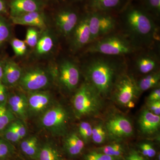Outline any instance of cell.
Wrapping results in <instances>:
<instances>
[{
  "mask_svg": "<svg viewBox=\"0 0 160 160\" xmlns=\"http://www.w3.org/2000/svg\"><path fill=\"white\" fill-rule=\"evenodd\" d=\"M121 12L125 29L131 42L137 46L150 44L156 32L154 19L132 3Z\"/></svg>",
  "mask_w": 160,
  "mask_h": 160,
  "instance_id": "cell-1",
  "label": "cell"
},
{
  "mask_svg": "<svg viewBox=\"0 0 160 160\" xmlns=\"http://www.w3.org/2000/svg\"><path fill=\"white\" fill-rule=\"evenodd\" d=\"M118 70L117 64L111 60L101 58L92 59L85 69L87 82L100 95H106L113 88Z\"/></svg>",
  "mask_w": 160,
  "mask_h": 160,
  "instance_id": "cell-2",
  "label": "cell"
},
{
  "mask_svg": "<svg viewBox=\"0 0 160 160\" xmlns=\"http://www.w3.org/2000/svg\"><path fill=\"white\" fill-rule=\"evenodd\" d=\"M101 96L88 82L78 89L72 101L76 115L81 118L98 114L102 107Z\"/></svg>",
  "mask_w": 160,
  "mask_h": 160,
  "instance_id": "cell-3",
  "label": "cell"
},
{
  "mask_svg": "<svg viewBox=\"0 0 160 160\" xmlns=\"http://www.w3.org/2000/svg\"><path fill=\"white\" fill-rule=\"evenodd\" d=\"M138 49V46L131 41L119 35H112L96 40L87 49L91 53L109 56L130 54Z\"/></svg>",
  "mask_w": 160,
  "mask_h": 160,
  "instance_id": "cell-4",
  "label": "cell"
},
{
  "mask_svg": "<svg viewBox=\"0 0 160 160\" xmlns=\"http://www.w3.org/2000/svg\"><path fill=\"white\" fill-rule=\"evenodd\" d=\"M69 116L65 107L60 104L52 105L41 115L40 126L53 136L64 135L68 129Z\"/></svg>",
  "mask_w": 160,
  "mask_h": 160,
  "instance_id": "cell-5",
  "label": "cell"
},
{
  "mask_svg": "<svg viewBox=\"0 0 160 160\" xmlns=\"http://www.w3.org/2000/svg\"><path fill=\"white\" fill-rule=\"evenodd\" d=\"M52 74L39 67L31 68L22 72L18 84L23 90L29 92L42 91L50 86Z\"/></svg>",
  "mask_w": 160,
  "mask_h": 160,
  "instance_id": "cell-6",
  "label": "cell"
},
{
  "mask_svg": "<svg viewBox=\"0 0 160 160\" xmlns=\"http://www.w3.org/2000/svg\"><path fill=\"white\" fill-rule=\"evenodd\" d=\"M86 12L91 33V42L108 34L114 29L116 21L111 12L88 10Z\"/></svg>",
  "mask_w": 160,
  "mask_h": 160,
  "instance_id": "cell-7",
  "label": "cell"
},
{
  "mask_svg": "<svg viewBox=\"0 0 160 160\" xmlns=\"http://www.w3.org/2000/svg\"><path fill=\"white\" fill-rule=\"evenodd\" d=\"M114 98L122 106H127L137 97L139 92L137 82L130 75L123 74L115 83Z\"/></svg>",
  "mask_w": 160,
  "mask_h": 160,
  "instance_id": "cell-8",
  "label": "cell"
},
{
  "mask_svg": "<svg viewBox=\"0 0 160 160\" xmlns=\"http://www.w3.org/2000/svg\"><path fill=\"white\" fill-rule=\"evenodd\" d=\"M59 83L64 89L71 91L77 87L79 82L80 72L77 66L69 60H64L58 69Z\"/></svg>",
  "mask_w": 160,
  "mask_h": 160,
  "instance_id": "cell-9",
  "label": "cell"
},
{
  "mask_svg": "<svg viewBox=\"0 0 160 160\" xmlns=\"http://www.w3.org/2000/svg\"><path fill=\"white\" fill-rule=\"evenodd\" d=\"M106 129L110 137L114 139L130 137L133 133L131 122L123 116L117 115L110 118L106 123Z\"/></svg>",
  "mask_w": 160,
  "mask_h": 160,
  "instance_id": "cell-10",
  "label": "cell"
},
{
  "mask_svg": "<svg viewBox=\"0 0 160 160\" xmlns=\"http://www.w3.org/2000/svg\"><path fill=\"white\" fill-rule=\"evenodd\" d=\"M71 47L73 51H78L91 42L87 12L80 18L77 25L72 32Z\"/></svg>",
  "mask_w": 160,
  "mask_h": 160,
  "instance_id": "cell-11",
  "label": "cell"
},
{
  "mask_svg": "<svg viewBox=\"0 0 160 160\" xmlns=\"http://www.w3.org/2000/svg\"><path fill=\"white\" fill-rule=\"evenodd\" d=\"M27 97L29 116L42 115L52 105V98L47 91L29 92Z\"/></svg>",
  "mask_w": 160,
  "mask_h": 160,
  "instance_id": "cell-12",
  "label": "cell"
},
{
  "mask_svg": "<svg viewBox=\"0 0 160 160\" xmlns=\"http://www.w3.org/2000/svg\"><path fill=\"white\" fill-rule=\"evenodd\" d=\"M79 19L75 10L65 8L58 12L56 16V25L61 33L67 37L71 34Z\"/></svg>",
  "mask_w": 160,
  "mask_h": 160,
  "instance_id": "cell-13",
  "label": "cell"
},
{
  "mask_svg": "<svg viewBox=\"0 0 160 160\" xmlns=\"http://www.w3.org/2000/svg\"><path fill=\"white\" fill-rule=\"evenodd\" d=\"M8 108L18 119L25 122L29 117L27 97L23 93H14L8 98Z\"/></svg>",
  "mask_w": 160,
  "mask_h": 160,
  "instance_id": "cell-14",
  "label": "cell"
},
{
  "mask_svg": "<svg viewBox=\"0 0 160 160\" xmlns=\"http://www.w3.org/2000/svg\"><path fill=\"white\" fill-rule=\"evenodd\" d=\"M127 0H89L86 4L87 10L100 12H112L125 7Z\"/></svg>",
  "mask_w": 160,
  "mask_h": 160,
  "instance_id": "cell-15",
  "label": "cell"
},
{
  "mask_svg": "<svg viewBox=\"0 0 160 160\" xmlns=\"http://www.w3.org/2000/svg\"><path fill=\"white\" fill-rule=\"evenodd\" d=\"M43 4L40 0H12L10 2L11 17L18 16L32 12L40 11Z\"/></svg>",
  "mask_w": 160,
  "mask_h": 160,
  "instance_id": "cell-16",
  "label": "cell"
},
{
  "mask_svg": "<svg viewBox=\"0 0 160 160\" xmlns=\"http://www.w3.org/2000/svg\"><path fill=\"white\" fill-rule=\"evenodd\" d=\"M22 74L20 66L13 61L9 60L4 63L2 82L6 87H12L18 84Z\"/></svg>",
  "mask_w": 160,
  "mask_h": 160,
  "instance_id": "cell-17",
  "label": "cell"
},
{
  "mask_svg": "<svg viewBox=\"0 0 160 160\" xmlns=\"http://www.w3.org/2000/svg\"><path fill=\"white\" fill-rule=\"evenodd\" d=\"M140 129L143 134H154L159 129L160 116L145 109L142 112L139 120Z\"/></svg>",
  "mask_w": 160,
  "mask_h": 160,
  "instance_id": "cell-18",
  "label": "cell"
},
{
  "mask_svg": "<svg viewBox=\"0 0 160 160\" xmlns=\"http://www.w3.org/2000/svg\"><path fill=\"white\" fill-rule=\"evenodd\" d=\"M11 18L12 22L15 25L38 27L41 29L46 27V20L40 11L32 12Z\"/></svg>",
  "mask_w": 160,
  "mask_h": 160,
  "instance_id": "cell-19",
  "label": "cell"
},
{
  "mask_svg": "<svg viewBox=\"0 0 160 160\" xmlns=\"http://www.w3.org/2000/svg\"><path fill=\"white\" fill-rule=\"evenodd\" d=\"M158 64L157 57L151 53L140 55L136 60L135 65L138 71L142 74H148L154 71Z\"/></svg>",
  "mask_w": 160,
  "mask_h": 160,
  "instance_id": "cell-20",
  "label": "cell"
},
{
  "mask_svg": "<svg viewBox=\"0 0 160 160\" xmlns=\"http://www.w3.org/2000/svg\"><path fill=\"white\" fill-rule=\"evenodd\" d=\"M85 144L79 134L73 132L66 137L64 146L67 154L71 157H76L82 153Z\"/></svg>",
  "mask_w": 160,
  "mask_h": 160,
  "instance_id": "cell-21",
  "label": "cell"
},
{
  "mask_svg": "<svg viewBox=\"0 0 160 160\" xmlns=\"http://www.w3.org/2000/svg\"><path fill=\"white\" fill-rule=\"evenodd\" d=\"M20 148L26 156L32 159L37 160L40 148L36 137H29L23 140L20 144Z\"/></svg>",
  "mask_w": 160,
  "mask_h": 160,
  "instance_id": "cell-22",
  "label": "cell"
},
{
  "mask_svg": "<svg viewBox=\"0 0 160 160\" xmlns=\"http://www.w3.org/2000/svg\"><path fill=\"white\" fill-rule=\"evenodd\" d=\"M94 149L99 152L120 160L122 159L126 152V149L124 146L121 143L117 142L112 143Z\"/></svg>",
  "mask_w": 160,
  "mask_h": 160,
  "instance_id": "cell-23",
  "label": "cell"
},
{
  "mask_svg": "<svg viewBox=\"0 0 160 160\" xmlns=\"http://www.w3.org/2000/svg\"><path fill=\"white\" fill-rule=\"evenodd\" d=\"M160 80L159 72L153 71L144 77L137 82L140 92H144L158 85Z\"/></svg>",
  "mask_w": 160,
  "mask_h": 160,
  "instance_id": "cell-24",
  "label": "cell"
},
{
  "mask_svg": "<svg viewBox=\"0 0 160 160\" xmlns=\"http://www.w3.org/2000/svg\"><path fill=\"white\" fill-rule=\"evenodd\" d=\"M37 160H62L58 149L51 143L44 144L40 148Z\"/></svg>",
  "mask_w": 160,
  "mask_h": 160,
  "instance_id": "cell-25",
  "label": "cell"
},
{
  "mask_svg": "<svg viewBox=\"0 0 160 160\" xmlns=\"http://www.w3.org/2000/svg\"><path fill=\"white\" fill-rule=\"evenodd\" d=\"M138 5L153 19H158L160 16V0H138Z\"/></svg>",
  "mask_w": 160,
  "mask_h": 160,
  "instance_id": "cell-26",
  "label": "cell"
},
{
  "mask_svg": "<svg viewBox=\"0 0 160 160\" xmlns=\"http://www.w3.org/2000/svg\"><path fill=\"white\" fill-rule=\"evenodd\" d=\"M54 46V41L51 36L48 34L43 35L39 39L36 48L38 53L40 55L46 54L51 51Z\"/></svg>",
  "mask_w": 160,
  "mask_h": 160,
  "instance_id": "cell-27",
  "label": "cell"
},
{
  "mask_svg": "<svg viewBox=\"0 0 160 160\" xmlns=\"http://www.w3.org/2000/svg\"><path fill=\"white\" fill-rule=\"evenodd\" d=\"M15 120V117L6 105H0V133Z\"/></svg>",
  "mask_w": 160,
  "mask_h": 160,
  "instance_id": "cell-28",
  "label": "cell"
},
{
  "mask_svg": "<svg viewBox=\"0 0 160 160\" xmlns=\"http://www.w3.org/2000/svg\"><path fill=\"white\" fill-rule=\"evenodd\" d=\"M107 131L102 124L92 128L91 139L95 144L101 145L105 142L107 137Z\"/></svg>",
  "mask_w": 160,
  "mask_h": 160,
  "instance_id": "cell-29",
  "label": "cell"
},
{
  "mask_svg": "<svg viewBox=\"0 0 160 160\" xmlns=\"http://www.w3.org/2000/svg\"><path fill=\"white\" fill-rule=\"evenodd\" d=\"M14 121L9 124L2 132L3 138L9 142L17 143L21 140L16 129Z\"/></svg>",
  "mask_w": 160,
  "mask_h": 160,
  "instance_id": "cell-30",
  "label": "cell"
},
{
  "mask_svg": "<svg viewBox=\"0 0 160 160\" xmlns=\"http://www.w3.org/2000/svg\"><path fill=\"white\" fill-rule=\"evenodd\" d=\"M139 152L144 157L147 159L154 158L156 155V150L151 143L142 142L138 145Z\"/></svg>",
  "mask_w": 160,
  "mask_h": 160,
  "instance_id": "cell-31",
  "label": "cell"
},
{
  "mask_svg": "<svg viewBox=\"0 0 160 160\" xmlns=\"http://www.w3.org/2000/svg\"><path fill=\"white\" fill-rule=\"evenodd\" d=\"M78 132L79 135L85 143H88L91 139L92 127L90 123L85 122L80 123Z\"/></svg>",
  "mask_w": 160,
  "mask_h": 160,
  "instance_id": "cell-32",
  "label": "cell"
},
{
  "mask_svg": "<svg viewBox=\"0 0 160 160\" xmlns=\"http://www.w3.org/2000/svg\"><path fill=\"white\" fill-rule=\"evenodd\" d=\"M84 160H120L93 149L85 155Z\"/></svg>",
  "mask_w": 160,
  "mask_h": 160,
  "instance_id": "cell-33",
  "label": "cell"
},
{
  "mask_svg": "<svg viewBox=\"0 0 160 160\" xmlns=\"http://www.w3.org/2000/svg\"><path fill=\"white\" fill-rule=\"evenodd\" d=\"M38 39V33L36 29L32 27L27 29L26 38L27 45L31 47H36Z\"/></svg>",
  "mask_w": 160,
  "mask_h": 160,
  "instance_id": "cell-34",
  "label": "cell"
},
{
  "mask_svg": "<svg viewBox=\"0 0 160 160\" xmlns=\"http://www.w3.org/2000/svg\"><path fill=\"white\" fill-rule=\"evenodd\" d=\"M10 34L9 25L3 18L0 17V45L8 40Z\"/></svg>",
  "mask_w": 160,
  "mask_h": 160,
  "instance_id": "cell-35",
  "label": "cell"
},
{
  "mask_svg": "<svg viewBox=\"0 0 160 160\" xmlns=\"http://www.w3.org/2000/svg\"><path fill=\"white\" fill-rule=\"evenodd\" d=\"M13 151V147L8 141L0 138V159L9 156Z\"/></svg>",
  "mask_w": 160,
  "mask_h": 160,
  "instance_id": "cell-36",
  "label": "cell"
},
{
  "mask_svg": "<svg viewBox=\"0 0 160 160\" xmlns=\"http://www.w3.org/2000/svg\"><path fill=\"white\" fill-rule=\"evenodd\" d=\"M12 47L15 54L17 56H22L25 54L27 49L26 43L22 40L15 38L11 42Z\"/></svg>",
  "mask_w": 160,
  "mask_h": 160,
  "instance_id": "cell-37",
  "label": "cell"
},
{
  "mask_svg": "<svg viewBox=\"0 0 160 160\" xmlns=\"http://www.w3.org/2000/svg\"><path fill=\"white\" fill-rule=\"evenodd\" d=\"M14 123L19 136L21 140H22L26 137L27 133V129L24 122L22 120L17 119L15 120Z\"/></svg>",
  "mask_w": 160,
  "mask_h": 160,
  "instance_id": "cell-38",
  "label": "cell"
},
{
  "mask_svg": "<svg viewBox=\"0 0 160 160\" xmlns=\"http://www.w3.org/2000/svg\"><path fill=\"white\" fill-rule=\"evenodd\" d=\"M123 160H148V159L144 157L139 152L132 149L123 158Z\"/></svg>",
  "mask_w": 160,
  "mask_h": 160,
  "instance_id": "cell-39",
  "label": "cell"
},
{
  "mask_svg": "<svg viewBox=\"0 0 160 160\" xmlns=\"http://www.w3.org/2000/svg\"><path fill=\"white\" fill-rule=\"evenodd\" d=\"M148 110L156 115H160V101L149 102Z\"/></svg>",
  "mask_w": 160,
  "mask_h": 160,
  "instance_id": "cell-40",
  "label": "cell"
},
{
  "mask_svg": "<svg viewBox=\"0 0 160 160\" xmlns=\"http://www.w3.org/2000/svg\"><path fill=\"white\" fill-rule=\"evenodd\" d=\"M8 100L6 87L0 82V105H6Z\"/></svg>",
  "mask_w": 160,
  "mask_h": 160,
  "instance_id": "cell-41",
  "label": "cell"
},
{
  "mask_svg": "<svg viewBox=\"0 0 160 160\" xmlns=\"http://www.w3.org/2000/svg\"><path fill=\"white\" fill-rule=\"evenodd\" d=\"M148 101L149 102L160 101V88L155 89L152 92L148 97Z\"/></svg>",
  "mask_w": 160,
  "mask_h": 160,
  "instance_id": "cell-42",
  "label": "cell"
},
{
  "mask_svg": "<svg viewBox=\"0 0 160 160\" xmlns=\"http://www.w3.org/2000/svg\"><path fill=\"white\" fill-rule=\"evenodd\" d=\"M7 12V7L6 3L3 0H0V14Z\"/></svg>",
  "mask_w": 160,
  "mask_h": 160,
  "instance_id": "cell-43",
  "label": "cell"
},
{
  "mask_svg": "<svg viewBox=\"0 0 160 160\" xmlns=\"http://www.w3.org/2000/svg\"><path fill=\"white\" fill-rule=\"evenodd\" d=\"M4 63L0 61V82H2L4 71Z\"/></svg>",
  "mask_w": 160,
  "mask_h": 160,
  "instance_id": "cell-44",
  "label": "cell"
},
{
  "mask_svg": "<svg viewBox=\"0 0 160 160\" xmlns=\"http://www.w3.org/2000/svg\"><path fill=\"white\" fill-rule=\"evenodd\" d=\"M133 1V0H127V3H126V6H128V5H129V4H131V3H132V1Z\"/></svg>",
  "mask_w": 160,
  "mask_h": 160,
  "instance_id": "cell-45",
  "label": "cell"
},
{
  "mask_svg": "<svg viewBox=\"0 0 160 160\" xmlns=\"http://www.w3.org/2000/svg\"><path fill=\"white\" fill-rule=\"evenodd\" d=\"M74 1H76V2H84V1H87V2H88L89 0H74Z\"/></svg>",
  "mask_w": 160,
  "mask_h": 160,
  "instance_id": "cell-46",
  "label": "cell"
},
{
  "mask_svg": "<svg viewBox=\"0 0 160 160\" xmlns=\"http://www.w3.org/2000/svg\"><path fill=\"white\" fill-rule=\"evenodd\" d=\"M58 1H64V0H58Z\"/></svg>",
  "mask_w": 160,
  "mask_h": 160,
  "instance_id": "cell-47",
  "label": "cell"
}]
</instances>
